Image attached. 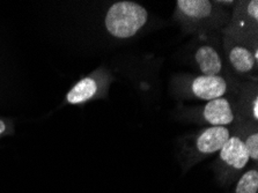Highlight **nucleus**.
Listing matches in <instances>:
<instances>
[{"mask_svg": "<svg viewBox=\"0 0 258 193\" xmlns=\"http://www.w3.org/2000/svg\"><path fill=\"white\" fill-rule=\"evenodd\" d=\"M148 12L134 2H117L108 10L104 25L116 38H130L146 25Z\"/></svg>", "mask_w": 258, "mask_h": 193, "instance_id": "obj_1", "label": "nucleus"}, {"mask_svg": "<svg viewBox=\"0 0 258 193\" xmlns=\"http://www.w3.org/2000/svg\"><path fill=\"white\" fill-rule=\"evenodd\" d=\"M249 161L250 157L244 144L236 133L230 135L229 139L219 151V159L216 164L219 180L222 184L234 182Z\"/></svg>", "mask_w": 258, "mask_h": 193, "instance_id": "obj_2", "label": "nucleus"}, {"mask_svg": "<svg viewBox=\"0 0 258 193\" xmlns=\"http://www.w3.org/2000/svg\"><path fill=\"white\" fill-rule=\"evenodd\" d=\"M230 135V130L226 126H210L198 132L192 143L187 144L186 157L183 161L189 163L186 169L192 167L204 157L220 151L226 141L229 139Z\"/></svg>", "mask_w": 258, "mask_h": 193, "instance_id": "obj_3", "label": "nucleus"}, {"mask_svg": "<svg viewBox=\"0 0 258 193\" xmlns=\"http://www.w3.org/2000/svg\"><path fill=\"white\" fill-rule=\"evenodd\" d=\"M258 2H238L233 12L229 25L224 29V36L241 42L251 43L252 36L257 38Z\"/></svg>", "mask_w": 258, "mask_h": 193, "instance_id": "obj_4", "label": "nucleus"}, {"mask_svg": "<svg viewBox=\"0 0 258 193\" xmlns=\"http://www.w3.org/2000/svg\"><path fill=\"white\" fill-rule=\"evenodd\" d=\"M219 5L209 0H178L176 2V18L187 29L213 25L220 15Z\"/></svg>", "mask_w": 258, "mask_h": 193, "instance_id": "obj_5", "label": "nucleus"}, {"mask_svg": "<svg viewBox=\"0 0 258 193\" xmlns=\"http://www.w3.org/2000/svg\"><path fill=\"white\" fill-rule=\"evenodd\" d=\"M186 85H179L185 93L186 97H194L197 100L211 101L222 97L228 93L230 86L224 76H196L187 78Z\"/></svg>", "mask_w": 258, "mask_h": 193, "instance_id": "obj_6", "label": "nucleus"}, {"mask_svg": "<svg viewBox=\"0 0 258 193\" xmlns=\"http://www.w3.org/2000/svg\"><path fill=\"white\" fill-rule=\"evenodd\" d=\"M224 49L229 66L236 74L247 76L257 69L255 51L257 45L251 48L250 42H241L224 36Z\"/></svg>", "mask_w": 258, "mask_h": 193, "instance_id": "obj_7", "label": "nucleus"}, {"mask_svg": "<svg viewBox=\"0 0 258 193\" xmlns=\"http://www.w3.org/2000/svg\"><path fill=\"white\" fill-rule=\"evenodd\" d=\"M203 118L211 126H226L237 123L236 100L228 97H218L211 100L203 109Z\"/></svg>", "mask_w": 258, "mask_h": 193, "instance_id": "obj_8", "label": "nucleus"}, {"mask_svg": "<svg viewBox=\"0 0 258 193\" xmlns=\"http://www.w3.org/2000/svg\"><path fill=\"white\" fill-rule=\"evenodd\" d=\"M202 76H221L225 71L224 56L218 46L211 41H205L199 44L194 53Z\"/></svg>", "mask_w": 258, "mask_h": 193, "instance_id": "obj_9", "label": "nucleus"}, {"mask_svg": "<svg viewBox=\"0 0 258 193\" xmlns=\"http://www.w3.org/2000/svg\"><path fill=\"white\" fill-rule=\"evenodd\" d=\"M241 93L236 101L237 115L240 120H258V96L257 85L251 81L244 82L240 87Z\"/></svg>", "mask_w": 258, "mask_h": 193, "instance_id": "obj_10", "label": "nucleus"}, {"mask_svg": "<svg viewBox=\"0 0 258 193\" xmlns=\"http://www.w3.org/2000/svg\"><path fill=\"white\" fill-rule=\"evenodd\" d=\"M100 84L95 76H88L80 79L65 96V103L79 105L86 103L96 96Z\"/></svg>", "mask_w": 258, "mask_h": 193, "instance_id": "obj_11", "label": "nucleus"}, {"mask_svg": "<svg viewBox=\"0 0 258 193\" xmlns=\"http://www.w3.org/2000/svg\"><path fill=\"white\" fill-rule=\"evenodd\" d=\"M247 148L250 160L258 161V128L257 123L251 120H238L235 132Z\"/></svg>", "mask_w": 258, "mask_h": 193, "instance_id": "obj_12", "label": "nucleus"}, {"mask_svg": "<svg viewBox=\"0 0 258 193\" xmlns=\"http://www.w3.org/2000/svg\"><path fill=\"white\" fill-rule=\"evenodd\" d=\"M258 191V170L257 168L249 169L240 177L236 184L235 193H257Z\"/></svg>", "mask_w": 258, "mask_h": 193, "instance_id": "obj_13", "label": "nucleus"}, {"mask_svg": "<svg viewBox=\"0 0 258 193\" xmlns=\"http://www.w3.org/2000/svg\"><path fill=\"white\" fill-rule=\"evenodd\" d=\"M14 124L13 121L7 119V118L0 117V138L13 135Z\"/></svg>", "mask_w": 258, "mask_h": 193, "instance_id": "obj_14", "label": "nucleus"}, {"mask_svg": "<svg viewBox=\"0 0 258 193\" xmlns=\"http://www.w3.org/2000/svg\"><path fill=\"white\" fill-rule=\"evenodd\" d=\"M219 6H224V5H227V6H232L234 5V2H216Z\"/></svg>", "mask_w": 258, "mask_h": 193, "instance_id": "obj_15", "label": "nucleus"}]
</instances>
